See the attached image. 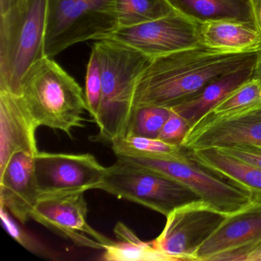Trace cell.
Here are the masks:
<instances>
[{
	"label": "cell",
	"mask_w": 261,
	"mask_h": 261,
	"mask_svg": "<svg viewBox=\"0 0 261 261\" xmlns=\"http://www.w3.org/2000/svg\"><path fill=\"white\" fill-rule=\"evenodd\" d=\"M170 114L169 108L162 107H134L128 122L125 137L137 136L158 139Z\"/></svg>",
	"instance_id": "obj_22"
},
{
	"label": "cell",
	"mask_w": 261,
	"mask_h": 261,
	"mask_svg": "<svg viewBox=\"0 0 261 261\" xmlns=\"http://www.w3.org/2000/svg\"><path fill=\"white\" fill-rule=\"evenodd\" d=\"M84 192L42 195L31 218L79 247L105 250L114 241L94 230L87 220Z\"/></svg>",
	"instance_id": "obj_10"
},
{
	"label": "cell",
	"mask_w": 261,
	"mask_h": 261,
	"mask_svg": "<svg viewBox=\"0 0 261 261\" xmlns=\"http://www.w3.org/2000/svg\"><path fill=\"white\" fill-rule=\"evenodd\" d=\"M241 143L261 145V103L225 115L207 113L189 128L180 146L194 150Z\"/></svg>",
	"instance_id": "obj_12"
},
{
	"label": "cell",
	"mask_w": 261,
	"mask_h": 261,
	"mask_svg": "<svg viewBox=\"0 0 261 261\" xmlns=\"http://www.w3.org/2000/svg\"><path fill=\"white\" fill-rule=\"evenodd\" d=\"M39 127L21 96L0 91V171L16 152H39Z\"/></svg>",
	"instance_id": "obj_15"
},
{
	"label": "cell",
	"mask_w": 261,
	"mask_h": 261,
	"mask_svg": "<svg viewBox=\"0 0 261 261\" xmlns=\"http://www.w3.org/2000/svg\"><path fill=\"white\" fill-rule=\"evenodd\" d=\"M100 189L166 217L177 207L201 200L193 191L173 178L117 159L108 167Z\"/></svg>",
	"instance_id": "obj_7"
},
{
	"label": "cell",
	"mask_w": 261,
	"mask_h": 261,
	"mask_svg": "<svg viewBox=\"0 0 261 261\" xmlns=\"http://www.w3.org/2000/svg\"><path fill=\"white\" fill-rule=\"evenodd\" d=\"M34 156L25 152H16L0 171V205L23 224L31 218L40 197Z\"/></svg>",
	"instance_id": "obj_14"
},
{
	"label": "cell",
	"mask_w": 261,
	"mask_h": 261,
	"mask_svg": "<svg viewBox=\"0 0 261 261\" xmlns=\"http://www.w3.org/2000/svg\"><path fill=\"white\" fill-rule=\"evenodd\" d=\"M175 10L168 0H116L119 28L151 22Z\"/></svg>",
	"instance_id": "obj_21"
},
{
	"label": "cell",
	"mask_w": 261,
	"mask_h": 261,
	"mask_svg": "<svg viewBox=\"0 0 261 261\" xmlns=\"http://www.w3.org/2000/svg\"><path fill=\"white\" fill-rule=\"evenodd\" d=\"M226 217L206 201H192L167 215L163 231L152 241L172 261H195L198 249Z\"/></svg>",
	"instance_id": "obj_8"
},
{
	"label": "cell",
	"mask_w": 261,
	"mask_h": 261,
	"mask_svg": "<svg viewBox=\"0 0 261 261\" xmlns=\"http://www.w3.org/2000/svg\"><path fill=\"white\" fill-rule=\"evenodd\" d=\"M118 29L116 0H48L44 55L53 59L79 42L108 39Z\"/></svg>",
	"instance_id": "obj_5"
},
{
	"label": "cell",
	"mask_w": 261,
	"mask_h": 261,
	"mask_svg": "<svg viewBox=\"0 0 261 261\" xmlns=\"http://www.w3.org/2000/svg\"><path fill=\"white\" fill-rule=\"evenodd\" d=\"M241 261H261V242L249 249Z\"/></svg>",
	"instance_id": "obj_30"
},
{
	"label": "cell",
	"mask_w": 261,
	"mask_h": 261,
	"mask_svg": "<svg viewBox=\"0 0 261 261\" xmlns=\"http://www.w3.org/2000/svg\"><path fill=\"white\" fill-rule=\"evenodd\" d=\"M253 77H257L261 80V50L257 53L254 71H253Z\"/></svg>",
	"instance_id": "obj_32"
},
{
	"label": "cell",
	"mask_w": 261,
	"mask_h": 261,
	"mask_svg": "<svg viewBox=\"0 0 261 261\" xmlns=\"http://www.w3.org/2000/svg\"><path fill=\"white\" fill-rule=\"evenodd\" d=\"M34 166L40 195L100 189L108 169L89 153L39 152Z\"/></svg>",
	"instance_id": "obj_11"
},
{
	"label": "cell",
	"mask_w": 261,
	"mask_h": 261,
	"mask_svg": "<svg viewBox=\"0 0 261 261\" xmlns=\"http://www.w3.org/2000/svg\"><path fill=\"white\" fill-rule=\"evenodd\" d=\"M256 57L257 53H224L201 45L152 59L137 82L134 108L156 106L171 109L198 94L213 81L253 68Z\"/></svg>",
	"instance_id": "obj_1"
},
{
	"label": "cell",
	"mask_w": 261,
	"mask_h": 261,
	"mask_svg": "<svg viewBox=\"0 0 261 261\" xmlns=\"http://www.w3.org/2000/svg\"><path fill=\"white\" fill-rule=\"evenodd\" d=\"M123 160L173 178L193 191L202 201L226 215L236 213L253 202L251 195L195 163L186 149L165 155L116 154Z\"/></svg>",
	"instance_id": "obj_6"
},
{
	"label": "cell",
	"mask_w": 261,
	"mask_h": 261,
	"mask_svg": "<svg viewBox=\"0 0 261 261\" xmlns=\"http://www.w3.org/2000/svg\"><path fill=\"white\" fill-rule=\"evenodd\" d=\"M187 152L201 167L247 192L253 201L261 202V169L227 155L216 147Z\"/></svg>",
	"instance_id": "obj_17"
},
{
	"label": "cell",
	"mask_w": 261,
	"mask_h": 261,
	"mask_svg": "<svg viewBox=\"0 0 261 261\" xmlns=\"http://www.w3.org/2000/svg\"><path fill=\"white\" fill-rule=\"evenodd\" d=\"M254 67L236 71L213 81L198 94L171 110L186 120L191 127L233 90L251 79Z\"/></svg>",
	"instance_id": "obj_18"
},
{
	"label": "cell",
	"mask_w": 261,
	"mask_h": 261,
	"mask_svg": "<svg viewBox=\"0 0 261 261\" xmlns=\"http://www.w3.org/2000/svg\"><path fill=\"white\" fill-rule=\"evenodd\" d=\"M227 155L243 160L261 169V145L241 143L225 147H216Z\"/></svg>",
	"instance_id": "obj_28"
},
{
	"label": "cell",
	"mask_w": 261,
	"mask_h": 261,
	"mask_svg": "<svg viewBox=\"0 0 261 261\" xmlns=\"http://www.w3.org/2000/svg\"><path fill=\"white\" fill-rule=\"evenodd\" d=\"M9 211L4 206L0 205V217L2 220L3 226L6 230L22 247L29 251L32 252L38 256H48L50 253L48 249L37 238L32 236L30 233L21 228L10 216Z\"/></svg>",
	"instance_id": "obj_26"
},
{
	"label": "cell",
	"mask_w": 261,
	"mask_h": 261,
	"mask_svg": "<svg viewBox=\"0 0 261 261\" xmlns=\"http://www.w3.org/2000/svg\"><path fill=\"white\" fill-rule=\"evenodd\" d=\"M197 22L200 43L203 46L232 54L261 50V35L251 21L221 18Z\"/></svg>",
	"instance_id": "obj_16"
},
{
	"label": "cell",
	"mask_w": 261,
	"mask_h": 261,
	"mask_svg": "<svg viewBox=\"0 0 261 261\" xmlns=\"http://www.w3.org/2000/svg\"><path fill=\"white\" fill-rule=\"evenodd\" d=\"M21 97L39 126L59 129L71 137L73 129L85 127L88 107L83 90L51 58L44 56L27 71Z\"/></svg>",
	"instance_id": "obj_3"
},
{
	"label": "cell",
	"mask_w": 261,
	"mask_h": 261,
	"mask_svg": "<svg viewBox=\"0 0 261 261\" xmlns=\"http://www.w3.org/2000/svg\"><path fill=\"white\" fill-rule=\"evenodd\" d=\"M181 13L196 20L236 18L250 20L247 0H168Z\"/></svg>",
	"instance_id": "obj_20"
},
{
	"label": "cell",
	"mask_w": 261,
	"mask_h": 261,
	"mask_svg": "<svg viewBox=\"0 0 261 261\" xmlns=\"http://www.w3.org/2000/svg\"><path fill=\"white\" fill-rule=\"evenodd\" d=\"M190 126L186 120L171 110L170 116L165 123L158 139L180 146Z\"/></svg>",
	"instance_id": "obj_27"
},
{
	"label": "cell",
	"mask_w": 261,
	"mask_h": 261,
	"mask_svg": "<svg viewBox=\"0 0 261 261\" xmlns=\"http://www.w3.org/2000/svg\"><path fill=\"white\" fill-rule=\"evenodd\" d=\"M116 154H138L158 155L172 153L181 146L166 143L160 139L129 136L117 140L111 144Z\"/></svg>",
	"instance_id": "obj_24"
},
{
	"label": "cell",
	"mask_w": 261,
	"mask_h": 261,
	"mask_svg": "<svg viewBox=\"0 0 261 261\" xmlns=\"http://www.w3.org/2000/svg\"><path fill=\"white\" fill-rule=\"evenodd\" d=\"M114 233L118 242H113L105 249L103 259L107 261H172L159 250L153 241H141L127 226L117 223Z\"/></svg>",
	"instance_id": "obj_19"
},
{
	"label": "cell",
	"mask_w": 261,
	"mask_h": 261,
	"mask_svg": "<svg viewBox=\"0 0 261 261\" xmlns=\"http://www.w3.org/2000/svg\"><path fill=\"white\" fill-rule=\"evenodd\" d=\"M110 38L151 59L201 45L196 19L176 10L151 22L119 28Z\"/></svg>",
	"instance_id": "obj_9"
},
{
	"label": "cell",
	"mask_w": 261,
	"mask_h": 261,
	"mask_svg": "<svg viewBox=\"0 0 261 261\" xmlns=\"http://www.w3.org/2000/svg\"><path fill=\"white\" fill-rule=\"evenodd\" d=\"M261 242V202L227 215L201 244L195 261H241L244 253Z\"/></svg>",
	"instance_id": "obj_13"
},
{
	"label": "cell",
	"mask_w": 261,
	"mask_h": 261,
	"mask_svg": "<svg viewBox=\"0 0 261 261\" xmlns=\"http://www.w3.org/2000/svg\"><path fill=\"white\" fill-rule=\"evenodd\" d=\"M101 66L102 96L95 123L97 143L112 144L126 135L136 86L152 59L112 38L94 43Z\"/></svg>",
	"instance_id": "obj_2"
},
{
	"label": "cell",
	"mask_w": 261,
	"mask_h": 261,
	"mask_svg": "<svg viewBox=\"0 0 261 261\" xmlns=\"http://www.w3.org/2000/svg\"><path fill=\"white\" fill-rule=\"evenodd\" d=\"M250 20L261 35V0H247Z\"/></svg>",
	"instance_id": "obj_29"
},
{
	"label": "cell",
	"mask_w": 261,
	"mask_h": 261,
	"mask_svg": "<svg viewBox=\"0 0 261 261\" xmlns=\"http://www.w3.org/2000/svg\"><path fill=\"white\" fill-rule=\"evenodd\" d=\"M48 0H23L0 15V91L21 96L24 76L45 56Z\"/></svg>",
	"instance_id": "obj_4"
},
{
	"label": "cell",
	"mask_w": 261,
	"mask_h": 261,
	"mask_svg": "<svg viewBox=\"0 0 261 261\" xmlns=\"http://www.w3.org/2000/svg\"><path fill=\"white\" fill-rule=\"evenodd\" d=\"M23 0H0V15H4L17 7Z\"/></svg>",
	"instance_id": "obj_31"
},
{
	"label": "cell",
	"mask_w": 261,
	"mask_h": 261,
	"mask_svg": "<svg viewBox=\"0 0 261 261\" xmlns=\"http://www.w3.org/2000/svg\"><path fill=\"white\" fill-rule=\"evenodd\" d=\"M85 94L88 112L91 120L95 123L101 101L102 79L100 59L94 46H93L87 68Z\"/></svg>",
	"instance_id": "obj_25"
},
{
	"label": "cell",
	"mask_w": 261,
	"mask_h": 261,
	"mask_svg": "<svg viewBox=\"0 0 261 261\" xmlns=\"http://www.w3.org/2000/svg\"><path fill=\"white\" fill-rule=\"evenodd\" d=\"M260 103L261 80L253 76L233 90L208 113L213 115H225Z\"/></svg>",
	"instance_id": "obj_23"
}]
</instances>
